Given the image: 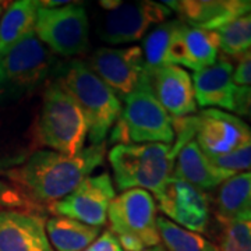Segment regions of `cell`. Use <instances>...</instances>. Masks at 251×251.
<instances>
[{"label":"cell","instance_id":"obj_1","mask_svg":"<svg viewBox=\"0 0 251 251\" xmlns=\"http://www.w3.org/2000/svg\"><path fill=\"white\" fill-rule=\"evenodd\" d=\"M106 144L90 145L77 155L56 151H35L17 168L3 176L16 183L39 205L48 209L69 196L82 180L103 163Z\"/></svg>","mask_w":251,"mask_h":251},{"label":"cell","instance_id":"obj_2","mask_svg":"<svg viewBox=\"0 0 251 251\" xmlns=\"http://www.w3.org/2000/svg\"><path fill=\"white\" fill-rule=\"evenodd\" d=\"M88 126L82 110L60 80L50 82L44 92L41 115L36 122L35 144L56 152L77 155L84 150Z\"/></svg>","mask_w":251,"mask_h":251},{"label":"cell","instance_id":"obj_3","mask_svg":"<svg viewBox=\"0 0 251 251\" xmlns=\"http://www.w3.org/2000/svg\"><path fill=\"white\" fill-rule=\"evenodd\" d=\"M172 145L168 144H117L108 159L120 191L143 188L159 200L172 177Z\"/></svg>","mask_w":251,"mask_h":251},{"label":"cell","instance_id":"obj_4","mask_svg":"<svg viewBox=\"0 0 251 251\" xmlns=\"http://www.w3.org/2000/svg\"><path fill=\"white\" fill-rule=\"evenodd\" d=\"M59 80L72 94L85 116L91 145L103 143L122 113L120 99L80 60L69 63Z\"/></svg>","mask_w":251,"mask_h":251},{"label":"cell","instance_id":"obj_5","mask_svg":"<svg viewBox=\"0 0 251 251\" xmlns=\"http://www.w3.org/2000/svg\"><path fill=\"white\" fill-rule=\"evenodd\" d=\"M110 141L119 144L175 143L173 119L155 98L145 78L128 97L112 127Z\"/></svg>","mask_w":251,"mask_h":251},{"label":"cell","instance_id":"obj_6","mask_svg":"<svg viewBox=\"0 0 251 251\" xmlns=\"http://www.w3.org/2000/svg\"><path fill=\"white\" fill-rule=\"evenodd\" d=\"M109 230L125 251H143L161 244L158 206L151 193L143 188L122 191L108 209Z\"/></svg>","mask_w":251,"mask_h":251},{"label":"cell","instance_id":"obj_7","mask_svg":"<svg viewBox=\"0 0 251 251\" xmlns=\"http://www.w3.org/2000/svg\"><path fill=\"white\" fill-rule=\"evenodd\" d=\"M39 3V1H38ZM35 35L49 49L63 57L87 52L90 45V23L85 7L72 3L56 9H38Z\"/></svg>","mask_w":251,"mask_h":251},{"label":"cell","instance_id":"obj_8","mask_svg":"<svg viewBox=\"0 0 251 251\" xmlns=\"http://www.w3.org/2000/svg\"><path fill=\"white\" fill-rule=\"evenodd\" d=\"M52 57L46 46L31 34L0 57V99L17 98L36 87L49 74Z\"/></svg>","mask_w":251,"mask_h":251},{"label":"cell","instance_id":"obj_9","mask_svg":"<svg viewBox=\"0 0 251 251\" xmlns=\"http://www.w3.org/2000/svg\"><path fill=\"white\" fill-rule=\"evenodd\" d=\"M172 10L151 0L119 3L108 11L98 28L100 39L110 45L130 44L143 39L152 25L168 21Z\"/></svg>","mask_w":251,"mask_h":251},{"label":"cell","instance_id":"obj_10","mask_svg":"<svg viewBox=\"0 0 251 251\" xmlns=\"http://www.w3.org/2000/svg\"><path fill=\"white\" fill-rule=\"evenodd\" d=\"M116 197L109 173L88 176L69 196L48 206L53 216L75 219L90 226L102 227L108 221V209Z\"/></svg>","mask_w":251,"mask_h":251},{"label":"cell","instance_id":"obj_11","mask_svg":"<svg viewBox=\"0 0 251 251\" xmlns=\"http://www.w3.org/2000/svg\"><path fill=\"white\" fill-rule=\"evenodd\" d=\"M194 140L208 158L227 155L251 141L250 126L221 109H204L194 115Z\"/></svg>","mask_w":251,"mask_h":251},{"label":"cell","instance_id":"obj_12","mask_svg":"<svg viewBox=\"0 0 251 251\" xmlns=\"http://www.w3.org/2000/svg\"><path fill=\"white\" fill-rule=\"evenodd\" d=\"M100 80L125 99L140 85L144 74V57L140 46L98 48L85 63Z\"/></svg>","mask_w":251,"mask_h":251},{"label":"cell","instance_id":"obj_13","mask_svg":"<svg viewBox=\"0 0 251 251\" xmlns=\"http://www.w3.org/2000/svg\"><path fill=\"white\" fill-rule=\"evenodd\" d=\"M159 209L172 222L194 233H202L209 222V200L204 191L186 181L173 179L168 181Z\"/></svg>","mask_w":251,"mask_h":251},{"label":"cell","instance_id":"obj_14","mask_svg":"<svg viewBox=\"0 0 251 251\" xmlns=\"http://www.w3.org/2000/svg\"><path fill=\"white\" fill-rule=\"evenodd\" d=\"M143 77L172 119L194 115L197 110L193 80L179 66H163L152 72H144Z\"/></svg>","mask_w":251,"mask_h":251},{"label":"cell","instance_id":"obj_15","mask_svg":"<svg viewBox=\"0 0 251 251\" xmlns=\"http://www.w3.org/2000/svg\"><path fill=\"white\" fill-rule=\"evenodd\" d=\"M163 4L176 11L186 25L206 31H218L236 18L251 13L250 0H180Z\"/></svg>","mask_w":251,"mask_h":251},{"label":"cell","instance_id":"obj_16","mask_svg":"<svg viewBox=\"0 0 251 251\" xmlns=\"http://www.w3.org/2000/svg\"><path fill=\"white\" fill-rule=\"evenodd\" d=\"M0 251H54L42 214L0 211Z\"/></svg>","mask_w":251,"mask_h":251},{"label":"cell","instance_id":"obj_17","mask_svg":"<svg viewBox=\"0 0 251 251\" xmlns=\"http://www.w3.org/2000/svg\"><path fill=\"white\" fill-rule=\"evenodd\" d=\"M234 67L227 59H219L212 66L193 75L196 103L204 109L234 108V94L237 85L233 81Z\"/></svg>","mask_w":251,"mask_h":251},{"label":"cell","instance_id":"obj_18","mask_svg":"<svg viewBox=\"0 0 251 251\" xmlns=\"http://www.w3.org/2000/svg\"><path fill=\"white\" fill-rule=\"evenodd\" d=\"M172 177L204 191L221 186L230 176L216 169L209 158L201 151L196 140H190L180 148L175 158Z\"/></svg>","mask_w":251,"mask_h":251},{"label":"cell","instance_id":"obj_19","mask_svg":"<svg viewBox=\"0 0 251 251\" xmlns=\"http://www.w3.org/2000/svg\"><path fill=\"white\" fill-rule=\"evenodd\" d=\"M216 216L221 224L251 221V171L225 180L216 196Z\"/></svg>","mask_w":251,"mask_h":251},{"label":"cell","instance_id":"obj_20","mask_svg":"<svg viewBox=\"0 0 251 251\" xmlns=\"http://www.w3.org/2000/svg\"><path fill=\"white\" fill-rule=\"evenodd\" d=\"M39 3L35 0H17L9 3L0 18V57L18 45L23 39L35 34Z\"/></svg>","mask_w":251,"mask_h":251},{"label":"cell","instance_id":"obj_21","mask_svg":"<svg viewBox=\"0 0 251 251\" xmlns=\"http://www.w3.org/2000/svg\"><path fill=\"white\" fill-rule=\"evenodd\" d=\"M46 233L54 251H84L98 239L100 227L64 216H53L46 221Z\"/></svg>","mask_w":251,"mask_h":251},{"label":"cell","instance_id":"obj_22","mask_svg":"<svg viewBox=\"0 0 251 251\" xmlns=\"http://www.w3.org/2000/svg\"><path fill=\"white\" fill-rule=\"evenodd\" d=\"M181 39L184 48V67L197 73L218 60L219 41L215 31L184 25Z\"/></svg>","mask_w":251,"mask_h":251},{"label":"cell","instance_id":"obj_23","mask_svg":"<svg viewBox=\"0 0 251 251\" xmlns=\"http://www.w3.org/2000/svg\"><path fill=\"white\" fill-rule=\"evenodd\" d=\"M184 23L168 20L148 32L143 41L144 72H152L163 66H169V50Z\"/></svg>","mask_w":251,"mask_h":251},{"label":"cell","instance_id":"obj_24","mask_svg":"<svg viewBox=\"0 0 251 251\" xmlns=\"http://www.w3.org/2000/svg\"><path fill=\"white\" fill-rule=\"evenodd\" d=\"M158 232L166 251H219V247L200 233L190 232L166 216H158Z\"/></svg>","mask_w":251,"mask_h":251},{"label":"cell","instance_id":"obj_25","mask_svg":"<svg viewBox=\"0 0 251 251\" xmlns=\"http://www.w3.org/2000/svg\"><path fill=\"white\" fill-rule=\"evenodd\" d=\"M219 50L232 59H240L251 49V13L236 18L215 31Z\"/></svg>","mask_w":251,"mask_h":251},{"label":"cell","instance_id":"obj_26","mask_svg":"<svg viewBox=\"0 0 251 251\" xmlns=\"http://www.w3.org/2000/svg\"><path fill=\"white\" fill-rule=\"evenodd\" d=\"M0 211H21V212L44 214L48 209L35 202L16 183L0 177Z\"/></svg>","mask_w":251,"mask_h":251},{"label":"cell","instance_id":"obj_27","mask_svg":"<svg viewBox=\"0 0 251 251\" xmlns=\"http://www.w3.org/2000/svg\"><path fill=\"white\" fill-rule=\"evenodd\" d=\"M219 251H251V221L225 222Z\"/></svg>","mask_w":251,"mask_h":251},{"label":"cell","instance_id":"obj_28","mask_svg":"<svg viewBox=\"0 0 251 251\" xmlns=\"http://www.w3.org/2000/svg\"><path fill=\"white\" fill-rule=\"evenodd\" d=\"M211 163L216 169L225 172L230 177L239 173L251 171V141L242 145L240 148L234 150L233 152L209 158Z\"/></svg>","mask_w":251,"mask_h":251},{"label":"cell","instance_id":"obj_29","mask_svg":"<svg viewBox=\"0 0 251 251\" xmlns=\"http://www.w3.org/2000/svg\"><path fill=\"white\" fill-rule=\"evenodd\" d=\"M233 81L237 87H251V49L239 59L233 72Z\"/></svg>","mask_w":251,"mask_h":251},{"label":"cell","instance_id":"obj_30","mask_svg":"<svg viewBox=\"0 0 251 251\" xmlns=\"http://www.w3.org/2000/svg\"><path fill=\"white\" fill-rule=\"evenodd\" d=\"M233 112L251 122V87L236 88Z\"/></svg>","mask_w":251,"mask_h":251},{"label":"cell","instance_id":"obj_31","mask_svg":"<svg viewBox=\"0 0 251 251\" xmlns=\"http://www.w3.org/2000/svg\"><path fill=\"white\" fill-rule=\"evenodd\" d=\"M84 251H125L122 249L120 243L116 239V236L110 230H105L103 233L99 234V237L95 242L87 247Z\"/></svg>","mask_w":251,"mask_h":251},{"label":"cell","instance_id":"obj_32","mask_svg":"<svg viewBox=\"0 0 251 251\" xmlns=\"http://www.w3.org/2000/svg\"><path fill=\"white\" fill-rule=\"evenodd\" d=\"M27 159V153H10L6 151H0V175L17 168Z\"/></svg>","mask_w":251,"mask_h":251},{"label":"cell","instance_id":"obj_33","mask_svg":"<svg viewBox=\"0 0 251 251\" xmlns=\"http://www.w3.org/2000/svg\"><path fill=\"white\" fill-rule=\"evenodd\" d=\"M143 251H166V249L162 246V244H158V246H153V247H150V249H145Z\"/></svg>","mask_w":251,"mask_h":251},{"label":"cell","instance_id":"obj_34","mask_svg":"<svg viewBox=\"0 0 251 251\" xmlns=\"http://www.w3.org/2000/svg\"><path fill=\"white\" fill-rule=\"evenodd\" d=\"M6 4H7L6 1H0V18H1V14H3V10L7 7Z\"/></svg>","mask_w":251,"mask_h":251}]
</instances>
